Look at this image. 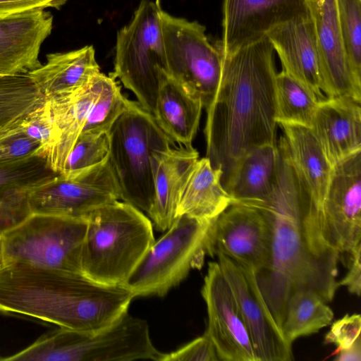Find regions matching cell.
<instances>
[{"instance_id": "obj_1", "label": "cell", "mask_w": 361, "mask_h": 361, "mask_svg": "<svg viewBox=\"0 0 361 361\" xmlns=\"http://www.w3.org/2000/svg\"><path fill=\"white\" fill-rule=\"evenodd\" d=\"M252 207L264 216L271 238L268 265L256 279L281 329L288 301L295 291L309 289L326 302L333 300L339 287L336 277L341 257L324 239L309 200L281 153L272 195Z\"/></svg>"}, {"instance_id": "obj_2", "label": "cell", "mask_w": 361, "mask_h": 361, "mask_svg": "<svg viewBox=\"0 0 361 361\" xmlns=\"http://www.w3.org/2000/svg\"><path fill=\"white\" fill-rule=\"evenodd\" d=\"M267 37L223 56L215 97L206 109V157L222 171L259 146L276 143L277 73Z\"/></svg>"}, {"instance_id": "obj_3", "label": "cell", "mask_w": 361, "mask_h": 361, "mask_svg": "<svg viewBox=\"0 0 361 361\" xmlns=\"http://www.w3.org/2000/svg\"><path fill=\"white\" fill-rule=\"evenodd\" d=\"M132 293L82 273L8 262L0 269V312L81 331L104 328L128 312Z\"/></svg>"}, {"instance_id": "obj_4", "label": "cell", "mask_w": 361, "mask_h": 361, "mask_svg": "<svg viewBox=\"0 0 361 361\" xmlns=\"http://www.w3.org/2000/svg\"><path fill=\"white\" fill-rule=\"evenodd\" d=\"M82 273L107 285L124 286L154 242L153 224L142 211L118 200L85 216Z\"/></svg>"}, {"instance_id": "obj_5", "label": "cell", "mask_w": 361, "mask_h": 361, "mask_svg": "<svg viewBox=\"0 0 361 361\" xmlns=\"http://www.w3.org/2000/svg\"><path fill=\"white\" fill-rule=\"evenodd\" d=\"M164 353L153 344L147 322L128 313L95 331L60 327L44 334L8 360L161 361Z\"/></svg>"}, {"instance_id": "obj_6", "label": "cell", "mask_w": 361, "mask_h": 361, "mask_svg": "<svg viewBox=\"0 0 361 361\" xmlns=\"http://www.w3.org/2000/svg\"><path fill=\"white\" fill-rule=\"evenodd\" d=\"M108 161L118 182L121 200L147 214L154 196L150 157L173 143L154 116L128 99L109 132Z\"/></svg>"}, {"instance_id": "obj_7", "label": "cell", "mask_w": 361, "mask_h": 361, "mask_svg": "<svg viewBox=\"0 0 361 361\" xmlns=\"http://www.w3.org/2000/svg\"><path fill=\"white\" fill-rule=\"evenodd\" d=\"M159 0H141L117 32L114 72L137 102L153 114L161 80L169 74L161 27Z\"/></svg>"}, {"instance_id": "obj_8", "label": "cell", "mask_w": 361, "mask_h": 361, "mask_svg": "<svg viewBox=\"0 0 361 361\" xmlns=\"http://www.w3.org/2000/svg\"><path fill=\"white\" fill-rule=\"evenodd\" d=\"M214 221L178 216L166 232L154 240L124 285L134 298L162 297L184 281L191 270L200 269Z\"/></svg>"}, {"instance_id": "obj_9", "label": "cell", "mask_w": 361, "mask_h": 361, "mask_svg": "<svg viewBox=\"0 0 361 361\" xmlns=\"http://www.w3.org/2000/svg\"><path fill=\"white\" fill-rule=\"evenodd\" d=\"M87 226L85 217L30 214L1 233L6 262L82 273Z\"/></svg>"}, {"instance_id": "obj_10", "label": "cell", "mask_w": 361, "mask_h": 361, "mask_svg": "<svg viewBox=\"0 0 361 361\" xmlns=\"http://www.w3.org/2000/svg\"><path fill=\"white\" fill-rule=\"evenodd\" d=\"M161 27L169 75L198 97L203 109L212 103L222 73L223 56L205 27L162 10Z\"/></svg>"}, {"instance_id": "obj_11", "label": "cell", "mask_w": 361, "mask_h": 361, "mask_svg": "<svg viewBox=\"0 0 361 361\" xmlns=\"http://www.w3.org/2000/svg\"><path fill=\"white\" fill-rule=\"evenodd\" d=\"M107 158L73 175L59 173L32 186L27 194L30 214L80 218L121 200L119 186Z\"/></svg>"}, {"instance_id": "obj_12", "label": "cell", "mask_w": 361, "mask_h": 361, "mask_svg": "<svg viewBox=\"0 0 361 361\" xmlns=\"http://www.w3.org/2000/svg\"><path fill=\"white\" fill-rule=\"evenodd\" d=\"M324 237L340 255L361 244V151L332 167L322 206Z\"/></svg>"}, {"instance_id": "obj_13", "label": "cell", "mask_w": 361, "mask_h": 361, "mask_svg": "<svg viewBox=\"0 0 361 361\" xmlns=\"http://www.w3.org/2000/svg\"><path fill=\"white\" fill-rule=\"evenodd\" d=\"M216 257L234 294L257 361L293 360L292 344L286 341L273 317L255 272L224 255Z\"/></svg>"}, {"instance_id": "obj_14", "label": "cell", "mask_w": 361, "mask_h": 361, "mask_svg": "<svg viewBox=\"0 0 361 361\" xmlns=\"http://www.w3.org/2000/svg\"><path fill=\"white\" fill-rule=\"evenodd\" d=\"M270 230L257 208L233 204L212 224L207 236V255H224L255 274L264 270L270 257Z\"/></svg>"}, {"instance_id": "obj_15", "label": "cell", "mask_w": 361, "mask_h": 361, "mask_svg": "<svg viewBox=\"0 0 361 361\" xmlns=\"http://www.w3.org/2000/svg\"><path fill=\"white\" fill-rule=\"evenodd\" d=\"M208 324L205 333L220 361H257L233 290L218 262H209L201 290Z\"/></svg>"}, {"instance_id": "obj_16", "label": "cell", "mask_w": 361, "mask_h": 361, "mask_svg": "<svg viewBox=\"0 0 361 361\" xmlns=\"http://www.w3.org/2000/svg\"><path fill=\"white\" fill-rule=\"evenodd\" d=\"M310 13L305 0H223L222 56L257 42L278 25Z\"/></svg>"}, {"instance_id": "obj_17", "label": "cell", "mask_w": 361, "mask_h": 361, "mask_svg": "<svg viewBox=\"0 0 361 361\" xmlns=\"http://www.w3.org/2000/svg\"><path fill=\"white\" fill-rule=\"evenodd\" d=\"M317 44L322 91L327 98L361 102V85L353 78L345 54L336 0L307 1Z\"/></svg>"}, {"instance_id": "obj_18", "label": "cell", "mask_w": 361, "mask_h": 361, "mask_svg": "<svg viewBox=\"0 0 361 361\" xmlns=\"http://www.w3.org/2000/svg\"><path fill=\"white\" fill-rule=\"evenodd\" d=\"M53 17L44 10L0 15V76L27 74L41 66L42 44Z\"/></svg>"}, {"instance_id": "obj_19", "label": "cell", "mask_w": 361, "mask_h": 361, "mask_svg": "<svg viewBox=\"0 0 361 361\" xmlns=\"http://www.w3.org/2000/svg\"><path fill=\"white\" fill-rule=\"evenodd\" d=\"M266 37L278 54L282 70L319 102L326 99L322 91L317 44L310 13L278 25Z\"/></svg>"}, {"instance_id": "obj_20", "label": "cell", "mask_w": 361, "mask_h": 361, "mask_svg": "<svg viewBox=\"0 0 361 361\" xmlns=\"http://www.w3.org/2000/svg\"><path fill=\"white\" fill-rule=\"evenodd\" d=\"M278 125L283 131L278 145L280 152L310 204L322 216V206L332 167L311 128L288 123Z\"/></svg>"}, {"instance_id": "obj_21", "label": "cell", "mask_w": 361, "mask_h": 361, "mask_svg": "<svg viewBox=\"0 0 361 361\" xmlns=\"http://www.w3.org/2000/svg\"><path fill=\"white\" fill-rule=\"evenodd\" d=\"M198 159L192 146L180 144L152 153L154 196L147 214L157 231H166L176 219L182 190Z\"/></svg>"}, {"instance_id": "obj_22", "label": "cell", "mask_w": 361, "mask_h": 361, "mask_svg": "<svg viewBox=\"0 0 361 361\" xmlns=\"http://www.w3.org/2000/svg\"><path fill=\"white\" fill-rule=\"evenodd\" d=\"M310 128L333 167L361 151L360 102L326 97L318 103Z\"/></svg>"}, {"instance_id": "obj_23", "label": "cell", "mask_w": 361, "mask_h": 361, "mask_svg": "<svg viewBox=\"0 0 361 361\" xmlns=\"http://www.w3.org/2000/svg\"><path fill=\"white\" fill-rule=\"evenodd\" d=\"M104 75L99 72L87 85L77 90L45 98L54 124L53 141L45 157L53 171H63L67 157L101 90Z\"/></svg>"}, {"instance_id": "obj_24", "label": "cell", "mask_w": 361, "mask_h": 361, "mask_svg": "<svg viewBox=\"0 0 361 361\" xmlns=\"http://www.w3.org/2000/svg\"><path fill=\"white\" fill-rule=\"evenodd\" d=\"M280 161L276 142L255 147L240 157L222 183L232 204L254 207L267 202L276 185Z\"/></svg>"}, {"instance_id": "obj_25", "label": "cell", "mask_w": 361, "mask_h": 361, "mask_svg": "<svg viewBox=\"0 0 361 361\" xmlns=\"http://www.w3.org/2000/svg\"><path fill=\"white\" fill-rule=\"evenodd\" d=\"M58 174L39 153L16 160L0 161V234L30 214L29 190Z\"/></svg>"}, {"instance_id": "obj_26", "label": "cell", "mask_w": 361, "mask_h": 361, "mask_svg": "<svg viewBox=\"0 0 361 361\" xmlns=\"http://www.w3.org/2000/svg\"><path fill=\"white\" fill-rule=\"evenodd\" d=\"M202 109L201 100L169 74L161 80L153 116L173 143L192 146Z\"/></svg>"}, {"instance_id": "obj_27", "label": "cell", "mask_w": 361, "mask_h": 361, "mask_svg": "<svg viewBox=\"0 0 361 361\" xmlns=\"http://www.w3.org/2000/svg\"><path fill=\"white\" fill-rule=\"evenodd\" d=\"M100 72L92 46L49 54L47 63L27 75L45 98L68 93L87 85Z\"/></svg>"}, {"instance_id": "obj_28", "label": "cell", "mask_w": 361, "mask_h": 361, "mask_svg": "<svg viewBox=\"0 0 361 361\" xmlns=\"http://www.w3.org/2000/svg\"><path fill=\"white\" fill-rule=\"evenodd\" d=\"M222 171L214 169L208 158L195 163L182 190L176 215L213 221L233 200L221 183Z\"/></svg>"}, {"instance_id": "obj_29", "label": "cell", "mask_w": 361, "mask_h": 361, "mask_svg": "<svg viewBox=\"0 0 361 361\" xmlns=\"http://www.w3.org/2000/svg\"><path fill=\"white\" fill-rule=\"evenodd\" d=\"M44 100L27 74L0 76V144L21 133L25 118Z\"/></svg>"}, {"instance_id": "obj_30", "label": "cell", "mask_w": 361, "mask_h": 361, "mask_svg": "<svg viewBox=\"0 0 361 361\" xmlns=\"http://www.w3.org/2000/svg\"><path fill=\"white\" fill-rule=\"evenodd\" d=\"M331 308L318 294L309 289L295 291L289 298L281 331L292 344L298 338L318 332L334 318Z\"/></svg>"}, {"instance_id": "obj_31", "label": "cell", "mask_w": 361, "mask_h": 361, "mask_svg": "<svg viewBox=\"0 0 361 361\" xmlns=\"http://www.w3.org/2000/svg\"><path fill=\"white\" fill-rule=\"evenodd\" d=\"M275 94L277 124L311 127L319 101L307 88L282 70L276 76Z\"/></svg>"}, {"instance_id": "obj_32", "label": "cell", "mask_w": 361, "mask_h": 361, "mask_svg": "<svg viewBox=\"0 0 361 361\" xmlns=\"http://www.w3.org/2000/svg\"><path fill=\"white\" fill-rule=\"evenodd\" d=\"M128 99L116 78L104 75L101 90L92 105L82 133H109L126 108Z\"/></svg>"}, {"instance_id": "obj_33", "label": "cell", "mask_w": 361, "mask_h": 361, "mask_svg": "<svg viewBox=\"0 0 361 361\" xmlns=\"http://www.w3.org/2000/svg\"><path fill=\"white\" fill-rule=\"evenodd\" d=\"M340 31L351 74L361 85V0H336Z\"/></svg>"}, {"instance_id": "obj_34", "label": "cell", "mask_w": 361, "mask_h": 361, "mask_svg": "<svg viewBox=\"0 0 361 361\" xmlns=\"http://www.w3.org/2000/svg\"><path fill=\"white\" fill-rule=\"evenodd\" d=\"M109 151V133H82L60 174L68 176L97 165L106 159Z\"/></svg>"}, {"instance_id": "obj_35", "label": "cell", "mask_w": 361, "mask_h": 361, "mask_svg": "<svg viewBox=\"0 0 361 361\" xmlns=\"http://www.w3.org/2000/svg\"><path fill=\"white\" fill-rule=\"evenodd\" d=\"M21 128L22 133L40 143L41 152L46 156L54 137L53 120L46 99L27 115Z\"/></svg>"}, {"instance_id": "obj_36", "label": "cell", "mask_w": 361, "mask_h": 361, "mask_svg": "<svg viewBox=\"0 0 361 361\" xmlns=\"http://www.w3.org/2000/svg\"><path fill=\"white\" fill-rule=\"evenodd\" d=\"M161 361H220L216 348L209 336L203 335L178 350L164 353Z\"/></svg>"}, {"instance_id": "obj_37", "label": "cell", "mask_w": 361, "mask_h": 361, "mask_svg": "<svg viewBox=\"0 0 361 361\" xmlns=\"http://www.w3.org/2000/svg\"><path fill=\"white\" fill-rule=\"evenodd\" d=\"M361 316L359 314H345L334 322L324 336L326 344H334L337 351L348 348L360 336Z\"/></svg>"}, {"instance_id": "obj_38", "label": "cell", "mask_w": 361, "mask_h": 361, "mask_svg": "<svg viewBox=\"0 0 361 361\" xmlns=\"http://www.w3.org/2000/svg\"><path fill=\"white\" fill-rule=\"evenodd\" d=\"M35 153L42 154L40 143L22 132L0 144V161L19 159Z\"/></svg>"}, {"instance_id": "obj_39", "label": "cell", "mask_w": 361, "mask_h": 361, "mask_svg": "<svg viewBox=\"0 0 361 361\" xmlns=\"http://www.w3.org/2000/svg\"><path fill=\"white\" fill-rule=\"evenodd\" d=\"M67 0H0V15H8L47 8H58Z\"/></svg>"}, {"instance_id": "obj_40", "label": "cell", "mask_w": 361, "mask_h": 361, "mask_svg": "<svg viewBox=\"0 0 361 361\" xmlns=\"http://www.w3.org/2000/svg\"><path fill=\"white\" fill-rule=\"evenodd\" d=\"M361 244L358 245L350 257L349 270L345 276L338 281L339 286L347 287L348 291L357 296L361 293Z\"/></svg>"}, {"instance_id": "obj_41", "label": "cell", "mask_w": 361, "mask_h": 361, "mask_svg": "<svg viewBox=\"0 0 361 361\" xmlns=\"http://www.w3.org/2000/svg\"><path fill=\"white\" fill-rule=\"evenodd\" d=\"M335 360L337 361H361V337H357L355 341L348 348L337 351Z\"/></svg>"}, {"instance_id": "obj_42", "label": "cell", "mask_w": 361, "mask_h": 361, "mask_svg": "<svg viewBox=\"0 0 361 361\" xmlns=\"http://www.w3.org/2000/svg\"><path fill=\"white\" fill-rule=\"evenodd\" d=\"M6 257L4 253V243L1 235L0 234V269L6 265Z\"/></svg>"}, {"instance_id": "obj_43", "label": "cell", "mask_w": 361, "mask_h": 361, "mask_svg": "<svg viewBox=\"0 0 361 361\" xmlns=\"http://www.w3.org/2000/svg\"><path fill=\"white\" fill-rule=\"evenodd\" d=\"M306 1H312V0H305Z\"/></svg>"}]
</instances>
